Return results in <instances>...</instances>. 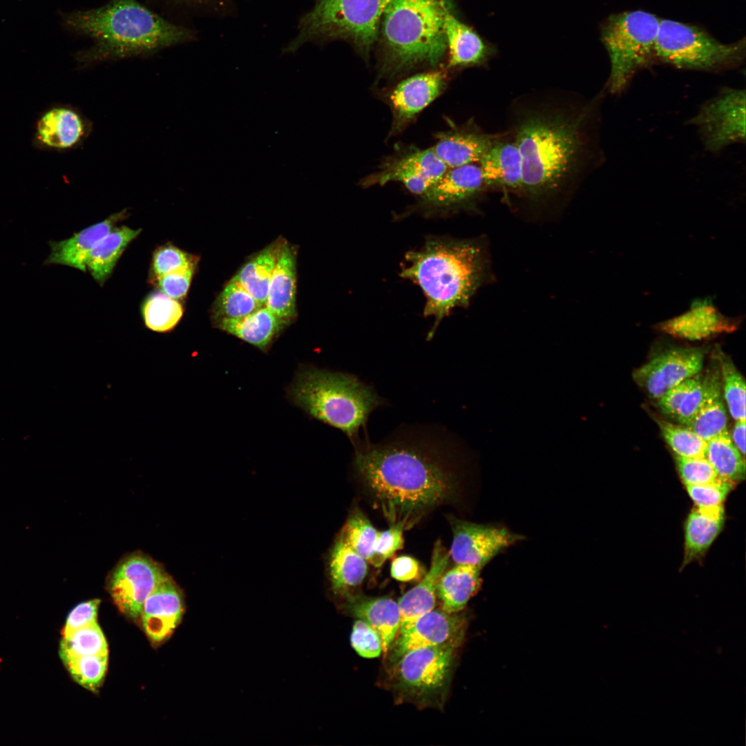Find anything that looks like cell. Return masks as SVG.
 <instances>
[{
  "label": "cell",
  "instance_id": "1",
  "mask_svg": "<svg viewBox=\"0 0 746 746\" xmlns=\"http://www.w3.org/2000/svg\"><path fill=\"white\" fill-rule=\"evenodd\" d=\"M591 105L558 90L513 100L508 133L522 159L519 193L541 201L571 189L585 176L594 155Z\"/></svg>",
  "mask_w": 746,
  "mask_h": 746
},
{
  "label": "cell",
  "instance_id": "2",
  "mask_svg": "<svg viewBox=\"0 0 746 746\" xmlns=\"http://www.w3.org/2000/svg\"><path fill=\"white\" fill-rule=\"evenodd\" d=\"M449 441L413 430L376 444L354 443L355 469L392 524L408 527L453 497Z\"/></svg>",
  "mask_w": 746,
  "mask_h": 746
},
{
  "label": "cell",
  "instance_id": "3",
  "mask_svg": "<svg viewBox=\"0 0 746 746\" xmlns=\"http://www.w3.org/2000/svg\"><path fill=\"white\" fill-rule=\"evenodd\" d=\"M64 22L93 41L76 55L82 67L151 55L195 37L193 30L167 21L137 0H111L98 8L70 12Z\"/></svg>",
  "mask_w": 746,
  "mask_h": 746
},
{
  "label": "cell",
  "instance_id": "4",
  "mask_svg": "<svg viewBox=\"0 0 746 746\" xmlns=\"http://www.w3.org/2000/svg\"><path fill=\"white\" fill-rule=\"evenodd\" d=\"M400 276L419 285L426 298L423 314L433 316L431 339L439 323L456 307L468 304L484 276L481 251L475 243L442 238L427 240L406 254Z\"/></svg>",
  "mask_w": 746,
  "mask_h": 746
},
{
  "label": "cell",
  "instance_id": "5",
  "mask_svg": "<svg viewBox=\"0 0 746 746\" xmlns=\"http://www.w3.org/2000/svg\"><path fill=\"white\" fill-rule=\"evenodd\" d=\"M452 0H391L378 39L381 72L394 76L420 66L436 67L446 53V15Z\"/></svg>",
  "mask_w": 746,
  "mask_h": 746
},
{
  "label": "cell",
  "instance_id": "6",
  "mask_svg": "<svg viewBox=\"0 0 746 746\" xmlns=\"http://www.w3.org/2000/svg\"><path fill=\"white\" fill-rule=\"evenodd\" d=\"M294 403L314 418L345 433L353 443L383 400L352 374L318 369L301 371L291 389Z\"/></svg>",
  "mask_w": 746,
  "mask_h": 746
},
{
  "label": "cell",
  "instance_id": "7",
  "mask_svg": "<svg viewBox=\"0 0 746 746\" xmlns=\"http://www.w3.org/2000/svg\"><path fill=\"white\" fill-rule=\"evenodd\" d=\"M391 0H315L299 20L298 32L284 48L296 52L308 43L345 41L368 59L377 41L383 13Z\"/></svg>",
  "mask_w": 746,
  "mask_h": 746
},
{
  "label": "cell",
  "instance_id": "8",
  "mask_svg": "<svg viewBox=\"0 0 746 746\" xmlns=\"http://www.w3.org/2000/svg\"><path fill=\"white\" fill-rule=\"evenodd\" d=\"M660 20L651 13L633 10L612 15L604 22L601 39L610 59L611 93L623 90L637 71L655 60Z\"/></svg>",
  "mask_w": 746,
  "mask_h": 746
},
{
  "label": "cell",
  "instance_id": "9",
  "mask_svg": "<svg viewBox=\"0 0 746 746\" xmlns=\"http://www.w3.org/2000/svg\"><path fill=\"white\" fill-rule=\"evenodd\" d=\"M745 42L723 44L703 29L688 23L660 19L655 59L678 68L717 71L740 65Z\"/></svg>",
  "mask_w": 746,
  "mask_h": 746
},
{
  "label": "cell",
  "instance_id": "10",
  "mask_svg": "<svg viewBox=\"0 0 746 746\" xmlns=\"http://www.w3.org/2000/svg\"><path fill=\"white\" fill-rule=\"evenodd\" d=\"M167 574L162 565L148 555L133 552L122 558L111 570L107 589L119 611L138 620L146 599Z\"/></svg>",
  "mask_w": 746,
  "mask_h": 746
},
{
  "label": "cell",
  "instance_id": "11",
  "mask_svg": "<svg viewBox=\"0 0 746 746\" xmlns=\"http://www.w3.org/2000/svg\"><path fill=\"white\" fill-rule=\"evenodd\" d=\"M699 132L706 149L720 151L745 140V93L723 89L703 104L691 121Z\"/></svg>",
  "mask_w": 746,
  "mask_h": 746
},
{
  "label": "cell",
  "instance_id": "12",
  "mask_svg": "<svg viewBox=\"0 0 746 746\" xmlns=\"http://www.w3.org/2000/svg\"><path fill=\"white\" fill-rule=\"evenodd\" d=\"M448 168L433 149H412L386 159L377 171L362 181L364 187L401 182L415 195L422 196Z\"/></svg>",
  "mask_w": 746,
  "mask_h": 746
},
{
  "label": "cell",
  "instance_id": "13",
  "mask_svg": "<svg viewBox=\"0 0 746 746\" xmlns=\"http://www.w3.org/2000/svg\"><path fill=\"white\" fill-rule=\"evenodd\" d=\"M453 539L450 556L458 564L484 568L495 556L525 539L504 526L450 518Z\"/></svg>",
  "mask_w": 746,
  "mask_h": 746
},
{
  "label": "cell",
  "instance_id": "14",
  "mask_svg": "<svg viewBox=\"0 0 746 746\" xmlns=\"http://www.w3.org/2000/svg\"><path fill=\"white\" fill-rule=\"evenodd\" d=\"M705 352L700 347H673L653 358L633 373L647 395L659 399L669 389L698 374Z\"/></svg>",
  "mask_w": 746,
  "mask_h": 746
},
{
  "label": "cell",
  "instance_id": "15",
  "mask_svg": "<svg viewBox=\"0 0 746 746\" xmlns=\"http://www.w3.org/2000/svg\"><path fill=\"white\" fill-rule=\"evenodd\" d=\"M455 651L453 647H434L404 653L397 667L401 687L417 696L432 695L443 689L449 680Z\"/></svg>",
  "mask_w": 746,
  "mask_h": 746
},
{
  "label": "cell",
  "instance_id": "16",
  "mask_svg": "<svg viewBox=\"0 0 746 746\" xmlns=\"http://www.w3.org/2000/svg\"><path fill=\"white\" fill-rule=\"evenodd\" d=\"M92 129V122L77 108L69 104H54L37 117L32 144L39 150L67 152L79 147Z\"/></svg>",
  "mask_w": 746,
  "mask_h": 746
},
{
  "label": "cell",
  "instance_id": "17",
  "mask_svg": "<svg viewBox=\"0 0 746 746\" xmlns=\"http://www.w3.org/2000/svg\"><path fill=\"white\" fill-rule=\"evenodd\" d=\"M466 626V618L458 613L432 609L399 631L394 644L391 645L393 658H399L410 651L421 648L456 649L463 640Z\"/></svg>",
  "mask_w": 746,
  "mask_h": 746
},
{
  "label": "cell",
  "instance_id": "18",
  "mask_svg": "<svg viewBox=\"0 0 746 746\" xmlns=\"http://www.w3.org/2000/svg\"><path fill=\"white\" fill-rule=\"evenodd\" d=\"M446 73L434 69L418 73L399 82L390 93L393 114L392 134L401 131L444 90Z\"/></svg>",
  "mask_w": 746,
  "mask_h": 746
},
{
  "label": "cell",
  "instance_id": "19",
  "mask_svg": "<svg viewBox=\"0 0 746 746\" xmlns=\"http://www.w3.org/2000/svg\"><path fill=\"white\" fill-rule=\"evenodd\" d=\"M740 317L723 314L711 298L697 299L684 313L658 323L655 328L673 338L702 341L734 332L740 323Z\"/></svg>",
  "mask_w": 746,
  "mask_h": 746
},
{
  "label": "cell",
  "instance_id": "20",
  "mask_svg": "<svg viewBox=\"0 0 746 746\" xmlns=\"http://www.w3.org/2000/svg\"><path fill=\"white\" fill-rule=\"evenodd\" d=\"M486 186L478 164L448 169L422 196L421 204L431 210H450L470 204Z\"/></svg>",
  "mask_w": 746,
  "mask_h": 746
},
{
  "label": "cell",
  "instance_id": "21",
  "mask_svg": "<svg viewBox=\"0 0 746 746\" xmlns=\"http://www.w3.org/2000/svg\"><path fill=\"white\" fill-rule=\"evenodd\" d=\"M184 609L182 592L167 574L144 603L140 619L146 635L155 642L167 638L180 623Z\"/></svg>",
  "mask_w": 746,
  "mask_h": 746
},
{
  "label": "cell",
  "instance_id": "22",
  "mask_svg": "<svg viewBox=\"0 0 746 746\" xmlns=\"http://www.w3.org/2000/svg\"><path fill=\"white\" fill-rule=\"evenodd\" d=\"M500 135L485 133L470 124L452 126L436 134L432 149L448 169L478 164Z\"/></svg>",
  "mask_w": 746,
  "mask_h": 746
},
{
  "label": "cell",
  "instance_id": "23",
  "mask_svg": "<svg viewBox=\"0 0 746 746\" xmlns=\"http://www.w3.org/2000/svg\"><path fill=\"white\" fill-rule=\"evenodd\" d=\"M486 187L520 193L522 166L518 147L509 133L501 134L478 163Z\"/></svg>",
  "mask_w": 746,
  "mask_h": 746
},
{
  "label": "cell",
  "instance_id": "24",
  "mask_svg": "<svg viewBox=\"0 0 746 746\" xmlns=\"http://www.w3.org/2000/svg\"><path fill=\"white\" fill-rule=\"evenodd\" d=\"M126 216L127 210L123 209L102 222L75 233L69 238L49 242L50 253L44 265H61L86 271V259L92 248Z\"/></svg>",
  "mask_w": 746,
  "mask_h": 746
},
{
  "label": "cell",
  "instance_id": "25",
  "mask_svg": "<svg viewBox=\"0 0 746 746\" xmlns=\"http://www.w3.org/2000/svg\"><path fill=\"white\" fill-rule=\"evenodd\" d=\"M449 557L450 553L446 551L441 541L436 542L428 572L417 586L399 600L401 615L399 631L403 630L417 618L434 609L437 585L448 566Z\"/></svg>",
  "mask_w": 746,
  "mask_h": 746
},
{
  "label": "cell",
  "instance_id": "26",
  "mask_svg": "<svg viewBox=\"0 0 746 746\" xmlns=\"http://www.w3.org/2000/svg\"><path fill=\"white\" fill-rule=\"evenodd\" d=\"M444 31L449 68L480 66L492 55L491 47L457 17L455 10L446 15Z\"/></svg>",
  "mask_w": 746,
  "mask_h": 746
},
{
  "label": "cell",
  "instance_id": "27",
  "mask_svg": "<svg viewBox=\"0 0 746 746\" xmlns=\"http://www.w3.org/2000/svg\"><path fill=\"white\" fill-rule=\"evenodd\" d=\"M345 609L363 620L380 635L383 651L391 647L400 629L401 615L398 603L388 597L344 595Z\"/></svg>",
  "mask_w": 746,
  "mask_h": 746
},
{
  "label": "cell",
  "instance_id": "28",
  "mask_svg": "<svg viewBox=\"0 0 746 746\" xmlns=\"http://www.w3.org/2000/svg\"><path fill=\"white\" fill-rule=\"evenodd\" d=\"M296 269L292 249L278 245L277 260L271 278L265 306L285 323L296 315Z\"/></svg>",
  "mask_w": 746,
  "mask_h": 746
},
{
  "label": "cell",
  "instance_id": "29",
  "mask_svg": "<svg viewBox=\"0 0 746 746\" xmlns=\"http://www.w3.org/2000/svg\"><path fill=\"white\" fill-rule=\"evenodd\" d=\"M725 522L723 505L697 506L689 515L685 528L683 566L700 557L721 531Z\"/></svg>",
  "mask_w": 746,
  "mask_h": 746
},
{
  "label": "cell",
  "instance_id": "30",
  "mask_svg": "<svg viewBox=\"0 0 746 746\" xmlns=\"http://www.w3.org/2000/svg\"><path fill=\"white\" fill-rule=\"evenodd\" d=\"M216 327L265 350L285 325L265 305L240 318L216 320Z\"/></svg>",
  "mask_w": 746,
  "mask_h": 746
},
{
  "label": "cell",
  "instance_id": "31",
  "mask_svg": "<svg viewBox=\"0 0 746 746\" xmlns=\"http://www.w3.org/2000/svg\"><path fill=\"white\" fill-rule=\"evenodd\" d=\"M483 568L457 564L443 573L438 585L437 594L442 602V609L448 613H459L479 591L481 584L480 573Z\"/></svg>",
  "mask_w": 746,
  "mask_h": 746
},
{
  "label": "cell",
  "instance_id": "32",
  "mask_svg": "<svg viewBox=\"0 0 746 746\" xmlns=\"http://www.w3.org/2000/svg\"><path fill=\"white\" fill-rule=\"evenodd\" d=\"M140 231L126 226L114 228L92 248L85 265L99 284L102 285L110 277L122 254Z\"/></svg>",
  "mask_w": 746,
  "mask_h": 746
},
{
  "label": "cell",
  "instance_id": "33",
  "mask_svg": "<svg viewBox=\"0 0 746 746\" xmlns=\"http://www.w3.org/2000/svg\"><path fill=\"white\" fill-rule=\"evenodd\" d=\"M329 564L332 590L343 596L361 584L367 571L366 560L340 537L332 551Z\"/></svg>",
  "mask_w": 746,
  "mask_h": 746
},
{
  "label": "cell",
  "instance_id": "34",
  "mask_svg": "<svg viewBox=\"0 0 746 746\" xmlns=\"http://www.w3.org/2000/svg\"><path fill=\"white\" fill-rule=\"evenodd\" d=\"M278 246L270 245L248 261L232 278L262 305H265Z\"/></svg>",
  "mask_w": 746,
  "mask_h": 746
},
{
  "label": "cell",
  "instance_id": "35",
  "mask_svg": "<svg viewBox=\"0 0 746 746\" xmlns=\"http://www.w3.org/2000/svg\"><path fill=\"white\" fill-rule=\"evenodd\" d=\"M706 458L719 478L734 484L745 479V457L733 443L728 431L707 441Z\"/></svg>",
  "mask_w": 746,
  "mask_h": 746
},
{
  "label": "cell",
  "instance_id": "36",
  "mask_svg": "<svg viewBox=\"0 0 746 746\" xmlns=\"http://www.w3.org/2000/svg\"><path fill=\"white\" fill-rule=\"evenodd\" d=\"M142 312L144 325L149 330L168 333L180 321L183 307L179 300L160 291L150 294L145 299Z\"/></svg>",
  "mask_w": 746,
  "mask_h": 746
},
{
  "label": "cell",
  "instance_id": "37",
  "mask_svg": "<svg viewBox=\"0 0 746 746\" xmlns=\"http://www.w3.org/2000/svg\"><path fill=\"white\" fill-rule=\"evenodd\" d=\"M102 653H108L107 643L97 622L63 635L60 644L63 662Z\"/></svg>",
  "mask_w": 746,
  "mask_h": 746
},
{
  "label": "cell",
  "instance_id": "38",
  "mask_svg": "<svg viewBox=\"0 0 746 746\" xmlns=\"http://www.w3.org/2000/svg\"><path fill=\"white\" fill-rule=\"evenodd\" d=\"M721 392L711 396L685 426L705 441L727 432V413Z\"/></svg>",
  "mask_w": 746,
  "mask_h": 746
},
{
  "label": "cell",
  "instance_id": "39",
  "mask_svg": "<svg viewBox=\"0 0 746 746\" xmlns=\"http://www.w3.org/2000/svg\"><path fill=\"white\" fill-rule=\"evenodd\" d=\"M262 307L239 283L231 279L216 299L215 321L245 316Z\"/></svg>",
  "mask_w": 746,
  "mask_h": 746
},
{
  "label": "cell",
  "instance_id": "40",
  "mask_svg": "<svg viewBox=\"0 0 746 746\" xmlns=\"http://www.w3.org/2000/svg\"><path fill=\"white\" fill-rule=\"evenodd\" d=\"M378 533L363 513L357 510L350 516L339 537L370 562L374 555Z\"/></svg>",
  "mask_w": 746,
  "mask_h": 746
},
{
  "label": "cell",
  "instance_id": "41",
  "mask_svg": "<svg viewBox=\"0 0 746 746\" xmlns=\"http://www.w3.org/2000/svg\"><path fill=\"white\" fill-rule=\"evenodd\" d=\"M662 435L676 455L685 457H706L707 441L683 425L656 417Z\"/></svg>",
  "mask_w": 746,
  "mask_h": 746
},
{
  "label": "cell",
  "instance_id": "42",
  "mask_svg": "<svg viewBox=\"0 0 746 746\" xmlns=\"http://www.w3.org/2000/svg\"><path fill=\"white\" fill-rule=\"evenodd\" d=\"M720 387L719 372H712L704 376L699 374L698 380L684 397L675 419L686 425L711 396L721 392Z\"/></svg>",
  "mask_w": 746,
  "mask_h": 746
},
{
  "label": "cell",
  "instance_id": "43",
  "mask_svg": "<svg viewBox=\"0 0 746 746\" xmlns=\"http://www.w3.org/2000/svg\"><path fill=\"white\" fill-rule=\"evenodd\" d=\"M64 663L76 682L89 690L95 691L104 680L108 653L71 658Z\"/></svg>",
  "mask_w": 746,
  "mask_h": 746
},
{
  "label": "cell",
  "instance_id": "44",
  "mask_svg": "<svg viewBox=\"0 0 746 746\" xmlns=\"http://www.w3.org/2000/svg\"><path fill=\"white\" fill-rule=\"evenodd\" d=\"M724 396L731 416L736 421L745 420V383L731 360L720 363Z\"/></svg>",
  "mask_w": 746,
  "mask_h": 746
},
{
  "label": "cell",
  "instance_id": "45",
  "mask_svg": "<svg viewBox=\"0 0 746 746\" xmlns=\"http://www.w3.org/2000/svg\"><path fill=\"white\" fill-rule=\"evenodd\" d=\"M195 266L194 258L178 247L167 244L154 252L151 272L153 280L166 274Z\"/></svg>",
  "mask_w": 746,
  "mask_h": 746
},
{
  "label": "cell",
  "instance_id": "46",
  "mask_svg": "<svg viewBox=\"0 0 746 746\" xmlns=\"http://www.w3.org/2000/svg\"><path fill=\"white\" fill-rule=\"evenodd\" d=\"M675 459L679 475L685 486L705 484L720 479L706 457L676 455Z\"/></svg>",
  "mask_w": 746,
  "mask_h": 746
},
{
  "label": "cell",
  "instance_id": "47",
  "mask_svg": "<svg viewBox=\"0 0 746 746\" xmlns=\"http://www.w3.org/2000/svg\"><path fill=\"white\" fill-rule=\"evenodd\" d=\"M734 484L722 479L700 485L685 486L690 497L697 506L711 507L722 505Z\"/></svg>",
  "mask_w": 746,
  "mask_h": 746
},
{
  "label": "cell",
  "instance_id": "48",
  "mask_svg": "<svg viewBox=\"0 0 746 746\" xmlns=\"http://www.w3.org/2000/svg\"><path fill=\"white\" fill-rule=\"evenodd\" d=\"M350 640L354 650L363 658H376L383 650L382 641L379 633L360 619L354 624Z\"/></svg>",
  "mask_w": 746,
  "mask_h": 746
},
{
  "label": "cell",
  "instance_id": "49",
  "mask_svg": "<svg viewBox=\"0 0 746 746\" xmlns=\"http://www.w3.org/2000/svg\"><path fill=\"white\" fill-rule=\"evenodd\" d=\"M403 526L394 524L385 531L379 532L374 547V555L370 562L375 566H380L385 560L403 548Z\"/></svg>",
  "mask_w": 746,
  "mask_h": 746
},
{
  "label": "cell",
  "instance_id": "50",
  "mask_svg": "<svg viewBox=\"0 0 746 746\" xmlns=\"http://www.w3.org/2000/svg\"><path fill=\"white\" fill-rule=\"evenodd\" d=\"M194 267L195 266L189 267L166 274L157 278L154 281L160 292L171 298L182 300L186 296L189 289Z\"/></svg>",
  "mask_w": 746,
  "mask_h": 746
},
{
  "label": "cell",
  "instance_id": "51",
  "mask_svg": "<svg viewBox=\"0 0 746 746\" xmlns=\"http://www.w3.org/2000/svg\"><path fill=\"white\" fill-rule=\"evenodd\" d=\"M99 604V599H93L75 606L67 617L62 635L97 622Z\"/></svg>",
  "mask_w": 746,
  "mask_h": 746
},
{
  "label": "cell",
  "instance_id": "52",
  "mask_svg": "<svg viewBox=\"0 0 746 746\" xmlns=\"http://www.w3.org/2000/svg\"><path fill=\"white\" fill-rule=\"evenodd\" d=\"M699 374L700 372L684 380L679 384L669 389L659 399H658V406L663 414L675 419L684 397L695 384L698 379Z\"/></svg>",
  "mask_w": 746,
  "mask_h": 746
},
{
  "label": "cell",
  "instance_id": "53",
  "mask_svg": "<svg viewBox=\"0 0 746 746\" xmlns=\"http://www.w3.org/2000/svg\"><path fill=\"white\" fill-rule=\"evenodd\" d=\"M419 562L410 556H400L395 558L391 565V575L396 580L410 582L417 579L420 575Z\"/></svg>",
  "mask_w": 746,
  "mask_h": 746
},
{
  "label": "cell",
  "instance_id": "54",
  "mask_svg": "<svg viewBox=\"0 0 746 746\" xmlns=\"http://www.w3.org/2000/svg\"><path fill=\"white\" fill-rule=\"evenodd\" d=\"M177 2L196 8H209L222 11L231 6L235 0H175Z\"/></svg>",
  "mask_w": 746,
  "mask_h": 746
},
{
  "label": "cell",
  "instance_id": "55",
  "mask_svg": "<svg viewBox=\"0 0 746 746\" xmlns=\"http://www.w3.org/2000/svg\"><path fill=\"white\" fill-rule=\"evenodd\" d=\"M745 420H737L734 427L733 443L743 457L745 455Z\"/></svg>",
  "mask_w": 746,
  "mask_h": 746
}]
</instances>
